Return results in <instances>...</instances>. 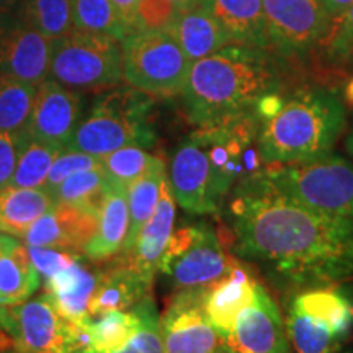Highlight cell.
Instances as JSON below:
<instances>
[{
  "label": "cell",
  "mask_w": 353,
  "mask_h": 353,
  "mask_svg": "<svg viewBox=\"0 0 353 353\" xmlns=\"http://www.w3.org/2000/svg\"><path fill=\"white\" fill-rule=\"evenodd\" d=\"M211 15L218 20L232 44L268 48L263 0H201Z\"/></svg>",
  "instance_id": "obj_23"
},
{
  "label": "cell",
  "mask_w": 353,
  "mask_h": 353,
  "mask_svg": "<svg viewBox=\"0 0 353 353\" xmlns=\"http://www.w3.org/2000/svg\"><path fill=\"white\" fill-rule=\"evenodd\" d=\"M167 32L179 43L190 63L214 54L224 46L232 44L231 38L208 8L203 6L201 0L190 7L180 8Z\"/></svg>",
  "instance_id": "obj_21"
},
{
  "label": "cell",
  "mask_w": 353,
  "mask_h": 353,
  "mask_svg": "<svg viewBox=\"0 0 353 353\" xmlns=\"http://www.w3.org/2000/svg\"><path fill=\"white\" fill-rule=\"evenodd\" d=\"M343 100L348 101L350 105H353V79L347 83L345 92H343Z\"/></svg>",
  "instance_id": "obj_47"
},
{
  "label": "cell",
  "mask_w": 353,
  "mask_h": 353,
  "mask_svg": "<svg viewBox=\"0 0 353 353\" xmlns=\"http://www.w3.org/2000/svg\"><path fill=\"white\" fill-rule=\"evenodd\" d=\"M236 262L210 224H188L174 229L159 272L176 291H205L226 276Z\"/></svg>",
  "instance_id": "obj_8"
},
{
  "label": "cell",
  "mask_w": 353,
  "mask_h": 353,
  "mask_svg": "<svg viewBox=\"0 0 353 353\" xmlns=\"http://www.w3.org/2000/svg\"><path fill=\"white\" fill-rule=\"evenodd\" d=\"M99 214L70 203H57L21 237L25 245L52 247L72 254H83V249L95 236Z\"/></svg>",
  "instance_id": "obj_16"
},
{
  "label": "cell",
  "mask_w": 353,
  "mask_h": 353,
  "mask_svg": "<svg viewBox=\"0 0 353 353\" xmlns=\"http://www.w3.org/2000/svg\"><path fill=\"white\" fill-rule=\"evenodd\" d=\"M23 0H0V15H10L12 12L19 10Z\"/></svg>",
  "instance_id": "obj_43"
},
{
  "label": "cell",
  "mask_w": 353,
  "mask_h": 353,
  "mask_svg": "<svg viewBox=\"0 0 353 353\" xmlns=\"http://www.w3.org/2000/svg\"><path fill=\"white\" fill-rule=\"evenodd\" d=\"M10 306L12 304L6 303L2 296H0V329L6 330V332L8 327V311H10Z\"/></svg>",
  "instance_id": "obj_44"
},
{
  "label": "cell",
  "mask_w": 353,
  "mask_h": 353,
  "mask_svg": "<svg viewBox=\"0 0 353 353\" xmlns=\"http://www.w3.org/2000/svg\"><path fill=\"white\" fill-rule=\"evenodd\" d=\"M343 148H345V152L348 154V157L353 161V125L350 130H348L345 139H343Z\"/></svg>",
  "instance_id": "obj_46"
},
{
  "label": "cell",
  "mask_w": 353,
  "mask_h": 353,
  "mask_svg": "<svg viewBox=\"0 0 353 353\" xmlns=\"http://www.w3.org/2000/svg\"><path fill=\"white\" fill-rule=\"evenodd\" d=\"M321 57L330 68H348L353 59V3L334 21L319 44Z\"/></svg>",
  "instance_id": "obj_35"
},
{
  "label": "cell",
  "mask_w": 353,
  "mask_h": 353,
  "mask_svg": "<svg viewBox=\"0 0 353 353\" xmlns=\"http://www.w3.org/2000/svg\"><path fill=\"white\" fill-rule=\"evenodd\" d=\"M280 88L283 79L270 50L229 44L192 63L180 95L190 123L210 128L255 114L259 101Z\"/></svg>",
  "instance_id": "obj_2"
},
{
  "label": "cell",
  "mask_w": 353,
  "mask_h": 353,
  "mask_svg": "<svg viewBox=\"0 0 353 353\" xmlns=\"http://www.w3.org/2000/svg\"><path fill=\"white\" fill-rule=\"evenodd\" d=\"M228 353H293L285 317L267 288L257 281L254 296L224 339Z\"/></svg>",
  "instance_id": "obj_13"
},
{
  "label": "cell",
  "mask_w": 353,
  "mask_h": 353,
  "mask_svg": "<svg viewBox=\"0 0 353 353\" xmlns=\"http://www.w3.org/2000/svg\"><path fill=\"white\" fill-rule=\"evenodd\" d=\"M20 13L23 23L52 41L76 30L72 0H23Z\"/></svg>",
  "instance_id": "obj_31"
},
{
  "label": "cell",
  "mask_w": 353,
  "mask_h": 353,
  "mask_svg": "<svg viewBox=\"0 0 353 353\" xmlns=\"http://www.w3.org/2000/svg\"><path fill=\"white\" fill-rule=\"evenodd\" d=\"M263 17L268 48L285 59L319 48L332 26L322 0H263Z\"/></svg>",
  "instance_id": "obj_10"
},
{
  "label": "cell",
  "mask_w": 353,
  "mask_h": 353,
  "mask_svg": "<svg viewBox=\"0 0 353 353\" xmlns=\"http://www.w3.org/2000/svg\"><path fill=\"white\" fill-rule=\"evenodd\" d=\"M0 17H2V15H0ZM0 26H2V25H0Z\"/></svg>",
  "instance_id": "obj_52"
},
{
  "label": "cell",
  "mask_w": 353,
  "mask_h": 353,
  "mask_svg": "<svg viewBox=\"0 0 353 353\" xmlns=\"http://www.w3.org/2000/svg\"><path fill=\"white\" fill-rule=\"evenodd\" d=\"M154 100L136 88H112L82 117L68 149L103 157L126 145L151 149L157 136L151 125Z\"/></svg>",
  "instance_id": "obj_4"
},
{
  "label": "cell",
  "mask_w": 353,
  "mask_h": 353,
  "mask_svg": "<svg viewBox=\"0 0 353 353\" xmlns=\"http://www.w3.org/2000/svg\"><path fill=\"white\" fill-rule=\"evenodd\" d=\"M37 85L0 74V131L23 136L32 118Z\"/></svg>",
  "instance_id": "obj_29"
},
{
  "label": "cell",
  "mask_w": 353,
  "mask_h": 353,
  "mask_svg": "<svg viewBox=\"0 0 353 353\" xmlns=\"http://www.w3.org/2000/svg\"><path fill=\"white\" fill-rule=\"evenodd\" d=\"M128 231H130L128 188L110 182L99 213V228L83 249V255L92 262H103L118 257L125 250Z\"/></svg>",
  "instance_id": "obj_22"
},
{
  "label": "cell",
  "mask_w": 353,
  "mask_h": 353,
  "mask_svg": "<svg viewBox=\"0 0 353 353\" xmlns=\"http://www.w3.org/2000/svg\"><path fill=\"white\" fill-rule=\"evenodd\" d=\"M0 353H19V352H17L15 347L10 343V345H0Z\"/></svg>",
  "instance_id": "obj_49"
},
{
  "label": "cell",
  "mask_w": 353,
  "mask_h": 353,
  "mask_svg": "<svg viewBox=\"0 0 353 353\" xmlns=\"http://www.w3.org/2000/svg\"><path fill=\"white\" fill-rule=\"evenodd\" d=\"M165 180H167L165 161L162 157H159L152 164L151 169L128 187L130 231H128L125 250H123L121 254H125L131 249L132 244H134L136 237H138L141 228L148 223L154 211H156L157 203L161 200L162 187H164Z\"/></svg>",
  "instance_id": "obj_27"
},
{
  "label": "cell",
  "mask_w": 353,
  "mask_h": 353,
  "mask_svg": "<svg viewBox=\"0 0 353 353\" xmlns=\"http://www.w3.org/2000/svg\"><path fill=\"white\" fill-rule=\"evenodd\" d=\"M26 249H28L30 259H32L34 268H37L38 275L43 281H46L48 278L56 275L57 272L64 270L65 267L76 262L82 255L41 245H26Z\"/></svg>",
  "instance_id": "obj_39"
},
{
  "label": "cell",
  "mask_w": 353,
  "mask_h": 353,
  "mask_svg": "<svg viewBox=\"0 0 353 353\" xmlns=\"http://www.w3.org/2000/svg\"><path fill=\"white\" fill-rule=\"evenodd\" d=\"M144 303L145 298L131 309L110 311L83 322L85 343L79 353H107L125 345L143 324Z\"/></svg>",
  "instance_id": "obj_25"
},
{
  "label": "cell",
  "mask_w": 353,
  "mask_h": 353,
  "mask_svg": "<svg viewBox=\"0 0 353 353\" xmlns=\"http://www.w3.org/2000/svg\"><path fill=\"white\" fill-rule=\"evenodd\" d=\"M123 82L151 97L182 94L190 59L169 32H139L121 39Z\"/></svg>",
  "instance_id": "obj_7"
},
{
  "label": "cell",
  "mask_w": 353,
  "mask_h": 353,
  "mask_svg": "<svg viewBox=\"0 0 353 353\" xmlns=\"http://www.w3.org/2000/svg\"><path fill=\"white\" fill-rule=\"evenodd\" d=\"M352 3L353 0H322V6L325 8V13H327L330 25H332L334 21L352 6Z\"/></svg>",
  "instance_id": "obj_42"
},
{
  "label": "cell",
  "mask_w": 353,
  "mask_h": 353,
  "mask_svg": "<svg viewBox=\"0 0 353 353\" xmlns=\"http://www.w3.org/2000/svg\"><path fill=\"white\" fill-rule=\"evenodd\" d=\"M54 41L23 21L0 26V74L39 85L50 79Z\"/></svg>",
  "instance_id": "obj_15"
},
{
  "label": "cell",
  "mask_w": 353,
  "mask_h": 353,
  "mask_svg": "<svg viewBox=\"0 0 353 353\" xmlns=\"http://www.w3.org/2000/svg\"><path fill=\"white\" fill-rule=\"evenodd\" d=\"M167 182L175 203L190 214H218L228 195L223 192L201 143L190 136L172 152Z\"/></svg>",
  "instance_id": "obj_11"
},
{
  "label": "cell",
  "mask_w": 353,
  "mask_h": 353,
  "mask_svg": "<svg viewBox=\"0 0 353 353\" xmlns=\"http://www.w3.org/2000/svg\"><path fill=\"white\" fill-rule=\"evenodd\" d=\"M63 151L64 148L43 143L25 134L20 144L19 162L10 187L43 188L52 164Z\"/></svg>",
  "instance_id": "obj_30"
},
{
  "label": "cell",
  "mask_w": 353,
  "mask_h": 353,
  "mask_svg": "<svg viewBox=\"0 0 353 353\" xmlns=\"http://www.w3.org/2000/svg\"><path fill=\"white\" fill-rule=\"evenodd\" d=\"M285 324L293 353H335L348 343V339L335 334L324 322L291 306Z\"/></svg>",
  "instance_id": "obj_28"
},
{
  "label": "cell",
  "mask_w": 353,
  "mask_h": 353,
  "mask_svg": "<svg viewBox=\"0 0 353 353\" xmlns=\"http://www.w3.org/2000/svg\"><path fill=\"white\" fill-rule=\"evenodd\" d=\"M229 245L283 291L353 280V218L307 208L260 169L234 185L223 210Z\"/></svg>",
  "instance_id": "obj_1"
},
{
  "label": "cell",
  "mask_w": 353,
  "mask_h": 353,
  "mask_svg": "<svg viewBox=\"0 0 353 353\" xmlns=\"http://www.w3.org/2000/svg\"><path fill=\"white\" fill-rule=\"evenodd\" d=\"M54 205V196L44 188L0 190V232L13 237L25 236L34 221Z\"/></svg>",
  "instance_id": "obj_26"
},
{
  "label": "cell",
  "mask_w": 353,
  "mask_h": 353,
  "mask_svg": "<svg viewBox=\"0 0 353 353\" xmlns=\"http://www.w3.org/2000/svg\"><path fill=\"white\" fill-rule=\"evenodd\" d=\"M108 185V176L105 174L103 167L83 170L65 179L54 190L52 196L57 203H70V205L81 206L83 210L99 214L105 195H107Z\"/></svg>",
  "instance_id": "obj_32"
},
{
  "label": "cell",
  "mask_w": 353,
  "mask_h": 353,
  "mask_svg": "<svg viewBox=\"0 0 353 353\" xmlns=\"http://www.w3.org/2000/svg\"><path fill=\"white\" fill-rule=\"evenodd\" d=\"M335 353H353V343H345L341 350H337Z\"/></svg>",
  "instance_id": "obj_50"
},
{
  "label": "cell",
  "mask_w": 353,
  "mask_h": 353,
  "mask_svg": "<svg viewBox=\"0 0 353 353\" xmlns=\"http://www.w3.org/2000/svg\"><path fill=\"white\" fill-rule=\"evenodd\" d=\"M117 12L120 13L123 25H125L128 34L134 32V21H136V10H138L139 0H112Z\"/></svg>",
  "instance_id": "obj_41"
},
{
  "label": "cell",
  "mask_w": 353,
  "mask_h": 353,
  "mask_svg": "<svg viewBox=\"0 0 353 353\" xmlns=\"http://www.w3.org/2000/svg\"><path fill=\"white\" fill-rule=\"evenodd\" d=\"M335 286H337V290L341 291L343 296H345L348 304H350L352 314H353V280L345 281V283H341V285H335Z\"/></svg>",
  "instance_id": "obj_45"
},
{
  "label": "cell",
  "mask_w": 353,
  "mask_h": 353,
  "mask_svg": "<svg viewBox=\"0 0 353 353\" xmlns=\"http://www.w3.org/2000/svg\"><path fill=\"white\" fill-rule=\"evenodd\" d=\"M172 2H174L175 6L179 7V10H180V8H185V7L193 6V3H198V2H200V0H172Z\"/></svg>",
  "instance_id": "obj_48"
},
{
  "label": "cell",
  "mask_w": 353,
  "mask_h": 353,
  "mask_svg": "<svg viewBox=\"0 0 353 353\" xmlns=\"http://www.w3.org/2000/svg\"><path fill=\"white\" fill-rule=\"evenodd\" d=\"M159 156L149 152V149L139 145H126L101 157L103 170L112 183L130 187L132 182L151 169Z\"/></svg>",
  "instance_id": "obj_34"
},
{
  "label": "cell",
  "mask_w": 353,
  "mask_h": 353,
  "mask_svg": "<svg viewBox=\"0 0 353 353\" xmlns=\"http://www.w3.org/2000/svg\"><path fill=\"white\" fill-rule=\"evenodd\" d=\"M72 12L76 30L108 34L120 41L128 37L120 13L112 0H72Z\"/></svg>",
  "instance_id": "obj_33"
},
{
  "label": "cell",
  "mask_w": 353,
  "mask_h": 353,
  "mask_svg": "<svg viewBox=\"0 0 353 353\" xmlns=\"http://www.w3.org/2000/svg\"><path fill=\"white\" fill-rule=\"evenodd\" d=\"M50 79L77 94L117 88L123 81L121 41L74 30L54 41Z\"/></svg>",
  "instance_id": "obj_6"
},
{
  "label": "cell",
  "mask_w": 353,
  "mask_h": 353,
  "mask_svg": "<svg viewBox=\"0 0 353 353\" xmlns=\"http://www.w3.org/2000/svg\"><path fill=\"white\" fill-rule=\"evenodd\" d=\"M97 272L88 267L82 255L64 270L44 281V298L64 319L82 324L90 319L88 304L94 294Z\"/></svg>",
  "instance_id": "obj_20"
},
{
  "label": "cell",
  "mask_w": 353,
  "mask_h": 353,
  "mask_svg": "<svg viewBox=\"0 0 353 353\" xmlns=\"http://www.w3.org/2000/svg\"><path fill=\"white\" fill-rule=\"evenodd\" d=\"M159 319H161V316H159L156 301L151 294V296L145 298L144 319L138 332L132 335L125 345L107 353H165Z\"/></svg>",
  "instance_id": "obj_36"
},
{
  "label": "cell",
  "mask_w": 353,
  "mask_h": 353,
  "mask_svg": "<svg viewBox=\"0 0 353 353\" xmlns=\"http://www.w3.org/2000/svg\"><path fill=\"white\" fill-rule=\"evenodd\" d=\"M257 281L249 268L234 262L228 275L205 291V312L223 341L231 332L239 312L252 301Z\"/></svg>",
  "instance_id": "obj_19"
},
{
  "label": "cell",
  "mask_w": 353,
  "mask_h": 353,
  "mask_svg": "<svg viewBox=\"0 0 353 353\" xmlns=\"http://www.w3.org/2000/svg\"><path fill=\"white\" fill-rule=\"evenodd\" d=\"M7 334L19 353H79L85 343L83 322L64 319L44 294L12 304Z\"/></svg>",
  "instance_id": "obj_9"
},
{
  "label": "cell",
  "mask_w": 353,
  "mask_h": 353,
  "mask_svg": "<svg viewBox=\"0 0 353 353\" xmlns=\"http://www.w3.org/2000/svg\"><path fill=\"white\" fill-rule=\"evenodd\" d=\"M154 281L145 278L132 265L121 257L110 262L107 267L97 270V283L88 316L97 317L110 311H125L148 298Z\"/></svg>",
  "instance_id": "obj_17"
},
{
  "label": "cell",
  "mask_w": 353,
  "mask_h": 353,
  "mask_svg": "<svg viewBox=\"0 0 353 353\" xmlns=\"http://www.w3.org/2000/svg\"><path fill=\"white\" fill-rule=\"evenodd\" d=\"M205 291L174 293L159 319L165 353H228L205 312Z\"/></svg>",
  "instance_id": "obj_12"
},
{
  "label": "cell",
  "mask_w": 353,
  "mask_h": 353,
  "mask_svg": "<svg viewBox=\"0 0 353 353\" xmlns=\"http://www.w3.org/2000/svg\"><path fill=\"white\" fill-rule=\"evenodd\" d=\"M23 136L0 131V190L10 187Z\"/></svg>",
  "instance_id": "obj_40"
},
{
  "label": "cell",
  "mask_w": 353,
  "mask_h": 353,
  "mask_svg": "<svg viewBox=\"0 0 353 353\" xmlns=\"http://www.w3.org/2000/svg\"><path fill=\"white\" fill-rule=\"evenodd\" d=\"M350 68H353V59H352V63H350Z\"/></svg>",
  "instance_id": "obj_51"
},
{
  "label": "cell",
  "mask_w": 353,
  "mask_h": 353,
  "mask_svg": "<svg viewBox=\"0 0 353 353\" xmlns=\"http://www.w3.org/2000/svg\"><path fill=\"white\" fill-rule=\"evenodd\" d=\"M83 117L81 94L65 88L52 79L39 83L32 118L25 134L59 148L68 145Z\"/></svg>",
  "instance_id": "obj_14"
},
{
  "label": "cell",
  "mask_w": 353,
  "mask_h": 353,
  "mask_svg": "<svg viewBox=\"0 0 353 353\" xmlns=\"http://www.w3.org/2000/svg\"><path fill=\"white\" fill-rule=\"evenodd\" d=\"M283 195L322 213L353 218V161L330 151L293 164L262 167Z\"/></svg>",
  "instance_id": "obj_5"
},
{
  "label": "cell",
  "mask_w": 353,
  "mask_h": 353,
  "mask_svg": "<svg viewBox=\"0 0 353 353\" xmlns=\"http://www.w3.org/2000/svg\"><path fill=\"white\" fill-rule=\"evenodd\" d=\"M175 198L172 195L169 182H164L161 200L148 223L141 228L134 244L128 252L121 254V259L136 270H139L145 278L154 281L159 265L164 257L169 241L175 229Z\"/></svg>",
  "instance_id": "obj_18"
},
{
  "label": "cell",
  "mask_w": 353,
  "mask_h": 353,
  "mask_svg": "<svg viewBox=\"0 0 353 353\" xmlns=\"http://www.w3.org/2000/svg\"><path fill=\"white\" fill-rule=\"evenodd\" d=\"M179 7L172 0H139L134 32H167L174 23Z\"/></svg>",
  "instance_id": "obj_38"
},
{
  "label": "cell",
  "mask_w": 353,
  "mask_h": 353,
  "mask_svg": "<svg viewBox=\"0 0 353 353\" xmlns=\"http://www.w3.org/2000/svg\"><path fill=\"white\" fill-rule=\"evenodd\" d=\"M347 131V105L334 88L301 85L283 94L280 108L259 120L263 165L293 164L334 151Z\"/></svg>",
  "instance_id": "obj_3"
},
{
  "label": "cell",
  "mask_w": 353,
  "mask_h": 353,
  "mask_svg": "<svg viewBox=\"0 0 353 353\" xmlns=\"http://www.w3.org/2000/svg\"><path fill=\"white\" fill-rule=\"evenodd\" d=\"M101 159L92 156V154L76 151V149H64L63 152L57 156V159L52 164L50 174H48L46 183H44V190L54 193V190L64 182L65 179H69L70 175L79 174L83 170H94L101 169Z\"/></svg>",
  "instance_id": "obj_37"
},
{
  "label": "cell",
  "mask_w": 353,
  "mask_h": 353,
  "mask_svg": "<svg viewBox=\"0 0 353 353\" xmlns=\"http://www.w3.org/2000/svg\"><path fill=\"white\" fill-rule=\"evenodd\" d=\"M37 268L19 237L0 232V296L8 304L25 303L39 286Z\"/></svg>",
  "instance_id": "obj_24"
}]
</instances>
